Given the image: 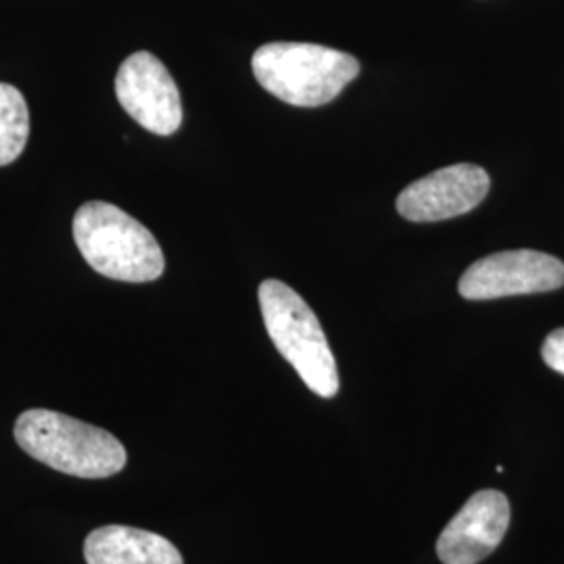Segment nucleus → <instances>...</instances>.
Returning a JSON list of instances; mask_svg holds the SVG:
<instances>
[{
    "label": "nucleus",
    "instance_id": "1a4fd4ad",
    "mask_svg": "<svg viewBox=\"0 0 564 564\" xmlns=\"http://www.w3.org/2000/svg\"><path fill=\"white\" fill-rule=\"evenodd\" d=\"M84 558L88 564H184L170 540L126 524L90 531L84 542Z\"/></svg>",
    "mask_w": 564,
    "mask_h": 564
},
{
    "label": "nucleus",
    "instance_id": "0eeeda50",
    "mask_svg": "<svg viewBox=\"0 0 564 564\" xmlns=\"http://www.w3.org/2000/svg\"><path fill=\"white\" fill-rule=\"evenodd\" d=\"M489 176L473 163H456L405 186L398 212L410 223H442L468 214L489 193Z\"/></svg>",
    "mask_w": 564,
    "mask_h": 564
},
{
    "label": "nucleus",
    "instance_id": "423d86ee",
    "mask_svg": "<svg viewBox=\"0 0 564 564\" xmlns=\"http://www.w3.org/2000/svg\"><path fill=\"white\" fill-rule=\"evenodd\" d=\"M116 97L132 120L158 137H170L181 128V90L162 61L147 51L121 63Z\"/></svg>",
    "mask_w": 564,
    "mask_h": 564
},
{
    "label": "nucleus",
    "instance_id": "f257e3e1",
    "mask_svg": "<svg viewBox=\"0 0 564 564\" xmlns=\"http://www.w3.org/2000/svg\"><path fill=\"white\" fill-rule=\"evenodd\" d=\"M13 433L25 454L80 479L113 477L128 460L126 447L109 431L44 408L25 410Z\"/></svg>",
    "mask_w": 564,
    "mask_h": 564
},
{
    "label": "nucleus",
    "instance_id": "9d476101",
    "mask_svg": "<svg viewBox=\"0 0 564 564\" xmlns=\"http://www.w3.org/2000/svg\"><path fill=\"white\" fill-rule=\"evenodd\" d=\"M30 137V111L20 90L0 82V165L15 162Z\"/></svg>",
    "mask_w": 564,
    "mask_h": 564
},
{
    "label": "nucleus",
    "instance_id": "20e7f679",
    "mask_svg": "<svg viewBox=\"0 0 564 564\" xmlns=\"http://www.w3.org/2000/svg\"><path fill=\"white\" fill-rule=\"evenodd\" d=\"M258 297L265 330L282 358L316 395L335 398L339 370L314 310L289 284L274 279L260 284Z\"/></svg>",
    "mask_w": 564,
    "mask_h": 564
},
{
    "label": "nucleus",
    "instance_id": "39448f33",
    "mask_svg": "<svg viewBox=\"0 0 564 564\" xmlns=\"http://www.w3.org/2000/svg\"><path fill=\"white\" fill-rule=\"evenodd\" d=\"M564 286V263L533 249L502 251L473 263L458 282L464 300L485 302L547 293Z\"/></svg>",
    "mask_w": 564,
    "mask_h": 564
},
{
    "label": "nucleus",
    "instance_id": "9b49d317",
    "mask_svg": "<svg viewBox=\"0 0 564 564\" xmlns=\"http://www.w3.org/2000/svg\"><path fill=\"white\" fill-rule=\"evenodd\" d=\"M542 358L552 370L564 375V326L552 330L545 337L544 345H542Z\"/></svg>",
    "mask_w": 564,
    "mask_h": 564
},
{
    "label": "nucleus",
    "instance_id": "f03ea898",
    "mask_svg": "<svg viewBox=\"0 0 564 564\" xmlns=\"http://www.w3.org/2000/svg\"><path fill=\"white\" fill-rule=\"evenodd\" d=\"M74 241L101 276L121 282L158 281L165 258L147 226L105 202L84 203L74 216Z\"/></svg>",
    "mask_w": 564,
    "mask_h": 564
},
{
    "label": "nucleus",
    "instance_id": "6e6552de",
    "mask_svg": "<svg viewBox=\"0 0 564 564\" xmlns=\"http://www.w3.org/2000/svg\"><path fill=\"white\" fill-rule=\"evenodd\" d=\"M510 524V502L502 491L484 489L466 500L437 540L444 564H479L502 544Z\"/></svg>",
    "mask_w": 564,
    "mask_h": 564
},
{
    "label": "nucleus",
    "instance_id": "7ed1b4c3",
    "mask_svg": "<svg viewBox=\"0 0 564 564\" xmlns=\"http://www.w3.org/2000/svg\"><path fill=\"white\" fill-rule=\"evenodd\" d=\"M251 67L262 88L293 107L326 105L360 74L356 57L307 42L263 44L253 53Z\"/></svg>",
    "mask_w": 564,
    "mask_h": 564
}]
</instances>
